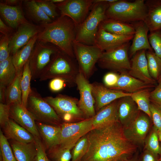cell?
Masks as SVG:
<instances>
[{
    "label": "cell",
    "instance_id": "6da1fadb",
    "mask_svg": "<svg viewBox=\"0 0 161 161\" xmlns=\"http://www.w3.org/2000/svg\"><path fill=\"white\" fill-rule=\"evenodd\" d=\"M87 136L88 147L80 161H126L138 148L126 138L119 121L93 129Z\"/></svg>",
    "mask_w": 161,
    "mask_h": 161
},
{
    "label": "cell",
    "instance_id": "7a4b0ae2",
    "mask_svg": "<svg viewBox=\"0 0 161 161\" xmlns=\"http://www.w3.org/2000/svg\"><path fill=\"white\" fill-rule=\"evenodd\" d=\"M44 29L38 35V42L51 43L71 57L75 58L73 45L77 27L69 17L61 15L51 22L43 24Z\"/></svg>",
    "mask_w": 161,
    "mask_h": 161
},
{
    "label": "cell",
    "instance_id": "3957f363",
    "mask_svg": "<svg viewBox=\"0 0 161 161\" xmlns=\"http://www.w3.org/2000/svg\"><path fill=\"white\" fill-rule=\"evenodd\" d=\"M79 72L75 58L59 50L52 56L51 61L44 70L40 81L59 78L64 79L69 86L76 85V77Z\"/></svg>",
    "mask_w": 161,
    "mask_h": 161
},
{
    "label": "cell",
    "instance_id": "277c9868",
    "mask_svg": "<svg viewBox=\"0 0 161 161\" xmlns=\"http://www.w3.org/2000/svg\"><path fill=\"white\" fill-rule=\"evenodd\" d=\"M116 0H93L89 13L77 28L75 41L88 45H94L99 25L107 18L106 12L109 3Z\"/></svg>",
    "mask_w": 161,
    "mask_h": 161
},
{
    "label": "cell",
    "instance_id": "5b68a950",
    "mask_svg": "<svg viewBox=\"0 0 161 161\" xmlns=\"http://www.w3.org/2000/svg\"><path fill=\"white\" fill-rule=\"evenodd\" d=\"M147 13V7L144 0H136L133 2L117 0L109 3L106 15L108 18L132 23L144 21Z\"/></svg>",
    "mask_w": 161,
    "mask_h": 161
},
{
    "label": "cell",
    "instance_id": "8992f818",
    "mask_svg": "<svg viewBox=\"0 0 161 161\" xmlns=\"http://www.w3.org/2000/svg\"><path fill=\"white\" fill-rule=\"evenodd\" d=\"M73 47L79 71L88 80L94 72L96 64L103 52L95 45L75 41L73 42Z\"/></svg>",
    "mask_w": 161,
    "mask_h": 161
},
{
    "label": "cell",
    "instance_id": "52a82bcc",
    "mask_svg": "<svg viewBox=\"0 0 161 161\" xmlns=\"http://www.w3.org/2000/svg\"><path fill=\"white\" fill-rule=\"evenodd\" d=\"M26 107L36 121L45 123L57 124L61 119L53 108L42 97L35 88H32Z\"/></svg>",
    "mask_w": 161,
    "mask_h": 161
},
{
    "label": "cell",
    "instance_id": "ba28073f",
    "mask_svg": "<svg viewBox=\"0 0 161 161\" xmlns=\"http://www.w3.org/2000/svg\"><path fill=\"white\" fill-rule=\"evenodd\" d=\"M130 44L128 42L103 52L97 63L99 66L114 72L129 71L131 66L128 54Z\"/></svg>",
    "mask_w": 161,
    "mask_h": 161
},
{
    "label": "cell",
    "instance_id": "9c48e42d",
    "mask_svg": "<svg viewBox=\"0 0 161 161\" xmlns=\"http://www.w3.org/2000/svg\"><path fill=\"white\" fill-rule=\"evenodd\" d=\"M44 98L61 120L69 121L81 120L85 117L78 107L79 100L75 97L60 94L54 97L48 96Z\"/></svg>",
    "mask_w": 161,
    "mask_h": 161
},
{
    "label": "cell",
    "instance_id": "30bf717a",
    "mask_svg": "<svg viewBox=\"0 0 161 161\" xmlns=\"http://www.w3.org/2000/svg\"><path fill=\"white\" fill-rule=\"evenodd\" d=\"M93 117L75 123H64L61 125L60 147L71 149L81 137L93 129Z\"/></svg>",
    "mask_w": 161,
    "mask_h": 161
},
{
    "label": "cell",
    "instance_id": "8fae6325",
    "mask_svg": "<svg viewBox=\"0 0 161 161\" xmlns=\"http://www.w3.org/2000/svg\"><path fill=\"white\" fill-rule=\"evenodd\" d=\"M36 43L29 59L32 80H33L39 79L52 56L60 50L55 46L44 45L39 42Z\"/></svg>",
    "mask_w": 161,
    "mask_h": 161
},
{
    "label": "cell",
    "instance_id": "7c38bea8",
    "mask_svg": "<svg viewBox=\"0 0 161 161\" xmlns=\"http://www.w3.org/2000/svg\"><path fill=\"white\" fill-rule=\"evenodd\" d=\"M93 4V0H64L62 2L55 4L61 15L70 18L77 29L88 16Z\"/></svg>",
    "mask_w": 161,
    "mask_h": 161
},
{
    "label": "cell",
    "instance_id": "4fadbf2b",
    "mask_svg": "<svg viewBox=\"0 0 161 161\" xmlns=\"http://www.w3.org/2000/svg\"><path fill=\"white\" fill-rule=\"evenodd\" d=\"M150 117L145 114H140L134 121L128 127L123 129L125 136L138 147L145 145L150 127Z\"/></svg>",
    "mask_w": 161,
    "mask_h": 161
},
{
    "label": "cell",
    "instance_id": "5bb4252c",
    "mask_svg": "<svg viewBox=\"0 0 161 161\" xmlns=\"http://www.w3.org/2000/svg\"><path fill=\"white\" fill-rule=\"evenodd\" d=\"M76 85L80 95L79 107L85 117L89 118L94 117L96 114L94 106L95 102L91 84L80 71L76 78Z\"/></svg>",
    "mask_w": 161,
    "mask_h": 161
},
{
    "label": "cell",
    "instance_id": "9a60e30c",
    "mask_svg": "<svg viewBox=\"0 0 161 161\" xmlns=\"http://www.w3.org/2000/svg\"><path fill=\"white\" fill-rule=\"evenodd\" d=\"M90 84L95 100L96 110L97 112L113 101L125 97L131 96L132 94L109 89L97 82Z\"/></svg>",
    "mask_w": 161,
    "mask_h": 161
},
{
    "label": "cell",
    "instance_id": "2e32d148",
    "mask_svg": "<svg viewBox=\"0 0 161 161\" xmlns=\"http://www.w3.org/2000/svg\"><path fill=\"white\" fill-rule=\"evenodd\" d=\"M10 117L29 131L35 138L41 139L35 120L26 107L22 104L10 106Z\"/></svg>",
    "mask_w": 161,
    "mask_h": 161
},
{
    "label": "cell",
    "instance_id": "e0dca14e",
    "mask_svg": "<svg viewBox=\"0 0 161 161\" xmlns=\"http://www.w3.org/2000/svg\"><path fill=\"white\" fill-rule=\"evenodd\" d=\"M146 50L137 52L131 61V68L128 73L131 76L146 83L155 85L156 81L151 76L148 68Z\"/></svg>",
    "mask_w": 161,
    "mask_h": 161
},
{
    "label": "cell",
    "instance_id": "ac0fdd59",
    "mask_svg": "<svg viewBox=\"0 0 161 161\" xmlns=\"http://www.w3.org/2000/svg\"><path fill=\"white\" fill-rule=\"evenodd\" d=\"M134 35H120L106 31L100 25L94 45L103 52L108 51L130 42Z\"/></svg>",
    "mask_w": 161,
    "mask_h": 161
},
{
    "label": "cell",
    "instance_id": "d6986e66",
    "mask_svg": "<svg viewBox=\"0 0 161 161\" xmlns=\"http://www.w3.org/2000/svg\"><path fill=\"white\" fill-rule=\"evenodd\" d=\"M41 31L39 27L30 23L20 26L17 31L10 39V53L12 55L15 54Z\"/></svg>",
    "mask_w": 161,
    "mask_h": 161
},
{
    "label": "cell",
    "instance_id": "ffe728a7",
    "mask_svg": "<svg viewBox=\"0 0 161 161\" xmlns=\"http://www.w3.org/2000/svg\"><path fill=\"white\" fill-rule=\"evenodd\" d=\"M140 110L131 96L125 97L118 100V121L123 129L129 126L138 117Z\"/></svg>",
    "mask_w": 161,
    "mask_h": 161
},
{
    "label": "cell",
    "instance_id": "44dd1931",
    "mask_svg": "<svg viewBox=\"0 0 161 161\" xmlns=\"http://www.w3.org/2000/svg\"><path fill=\"white\" fill-rule=\"evenodd\" d=\"M132 24L134 28L135 33L129 49L130 57L133 56L137 52L143 49L153 51L148 38L149 29L145 22L142 21Z\"/></svg>",
    "mask_w": 161,
    "mask_h": 161
},
{
    "label": "cell",
    "instance_id": "7402d4cb",
    "mask_svg": "<svg viewBox=\"0 0 161 161\" xmlns=\"http://www.w3.org/2000/svg\"><path fill=\"white\" fill-rule=\"evenodd\" d=\"M37 129L46 150L58 145L60 143L61 128L36 121Z\"/></svg>",
    "mask_w": 161,
    "mask_h": 161
},
{
    "label": "cell",
    "instance_id": "603a6c76",
    "mask_svg": "<svg viewBox=\"0 0 161 161\" xmlns=\"http://www.w3.org/2000/svg\"><path fill=\"white\" fill-rule=\"evenodd\" d=\"M155 85L146 83L130 75L128 72L119 74L117 82L114 87L109 89L133 93L145 89L155 87Z\"/></svg>",
    "mask_w": 161,
    "mask_h": 161
},
{
    "label": "cell",
    "instance_id": "cb8c5ba5",
    "mask_svg": "<svg viewBox=\"0 0 161 161\" xmlns=\"http://www.w3.org/2000/svg\"><path fill=\"white\" fill-rule=\"evenodd\" d=\"M119 99L102 108L92 117L93 129L104 126L118 121Z\"/></svg>",
    "mask_w": 161,
    "mask_h": 161
},
{
    "label": "cell",
    "instance_id": "d4e9b609",
    "mask_svg": "<svg viewBox=\"0 0 161 161\" xmlns=\"http://www.w3.org/2000/svg\"><path fill=\"white\" fill-rule=\"evenodd\" d=\"M0 13L12 28H16L21 25L29 23L24 17L20 5L12 6L0 3Z\"/></svg>",
    "mask_w": 161,
    "mask_h": 161
},
{
    "label": "cell",
    "instance_id": "484cf974",
    "mask_svg": "<svg viewBox=\"0 0 161 161\" xmlns=\"http://www.w3.org/2000/svg\"><path fill=\"white\" fill-rule=\"evenodd\" d=\"M2 128L7 140L26 143L35 141V137L31 133L12 119H10Z\"/></svg>",
    "mask_w": 161,
    "mask_h": 161
},
{
    "label": "cell",
    "instance_id": "4316f807",
    "mask_svg": "<svg viewBox=\"0 0 161 161\" xmlns=\"http://www.w3.org/2000/svg\"><path fill=\"white\" fill-rule=\"evenodd\" d=\"M145 2L147 13L144 21L150 32L161 29V0H148Z\"/></svg>",
    "mask_w": 161,
    "mask_h": 161
},
{
    "label": "cell",
    "instance_id": "83f0119b",
    "mask_svg": "<svg viewBox=\"0 0 161 161\" xmlns=\"http://www.w3.org/2000/svg\"><path fill=\"white\" fill-rule=\"evenodd\" d=\"M10 140V146L17 161H35L37 154L35 141L26 143Z\"/></svg>",
    "mask_w": 161,
    "mask_h": 161
},
{
    "label": "cell",
    "instance_id": "f1b7e54d",
    "mask_svg": "<svg viewBox=\"0 0 161 161\" xmlns=\"http://www.w3.org/2000/svg\"><path fill=\"white\" fill-rule=\"evenodd\" d=\"M100 25L106 32L117 35H134L135 33L134 28L132 23L107 18Z\"/></svg>",
    "mask_w": 161,
    "mask_h": 161
},
{
    "label": "cell",
    "instance_id": "f546056e",
    "mask_svg": "<svg viewBox=\"0 0 161 161\" xmlns=\"http://www.w3.org/2000/svg\"><path fill=\"white\" fill-rule=\"evenodd\" d=\"M38 35L32 38L21 49L12 55L13 63L17 73L23 71L24 66L29 60L37 40Z\"/></svg>",
    "mask_w": 161,
    "mask_h": 161
},
{
    "label": "cell",
    "instance_id": "4dcf8cb0",
    "mask_svg": "<svg viewBox=\"0 0 161 161\" xmlns=\"http://www.w3.org/2000/svg\"><path fill=\"white\" fill-rule=\"evenodd\" d=\"M22 71L17 73L15 78L6 90L5 103L9 105L22 104V92L20 82Z\"/></svg>",
    "mask_w": 161,
    "mask_h": 161
},
{
    "label": "cell",
    "instance_id": "1f68e13d",
    "mask_svg": "<svg viewBox=\"0 0 161 161\" xmlns=\"http://www.w3.org/2000/svg\"><path fill=\"white\" fill-rule=\"evenodd\" d=\"M17 72L12 62V55L0 62V85L6 87L13 80Z\"/></svg>",
    "mask_w": 161,
    "mask_h": 161
},
{
    "label": "cell",
    "instance_id": "d6a6232c",
    "mask_svg": "<svg viewBox=\"0 0 161 161\" xmlns=\"http://www.w3.org/2000/svg\"><path fill=\"white\" fill-rule=\"evenodd\" d=\"M151 92L148 89H145L132 93L131 97L137 105L139 110L151 119L150 110Z\"/></svg>",
    "mask_w": 161,
    "mask_h": 161
},
{
    "label": "cell",
    "instance_id": "836d02e7",
    "mask_svg": "<svg viewBox=\"0 0 161 161\" xmlns=\"http://www.w3.org/2000/svg\"><path fill=\"white\" fill-rule=\"evenodd\" d=\"M32 80L31 72L29 66V60L23 67L20 82L22 92V105L26 107L27 99L31 90L30 81Z\"/></svg>",
    "mask_w": 161,
    "mask_h": 161
},
{
    "label": "cell",
    "instance_id": "e575fe53",
    "mask_svg": "<svg viewBox=\"0 0 161 161\" xmlns=\"http://www.w3.org/2000/svg\"><path fill=\"white\" fill-rule=\"evenodd\" d=\"M145 53L150 74L154 79L157 81L161 75V59L153 51L148 50Z\"/></svg>",
    "mask_w": 161,
    "mask_h": 161
},
{
    "label": "cell",
    "instance_id": "d590c367",
    "mask_svg": "<svg viewBox=\"0 0 161 161\" xmlns=\"http://www.w3.org/2000/svg\"><path fill=\"white\" fill-rule=\"evenodd\" d=\"M70 150L58 145L46 150V154L50 161H70L72 158Z\"/></svg>",
    "mask_w": 161,
    "mask_h": 161
},
{
    "label": "cell",
    "instance_id": "8d00e7d4",
    "mask_svg": "<svg viewBox=\"0 0 161 161\" xmlns=\"http://www.w3.org/2000/svg\"><path fill=\"white\" fill-rule=\"evenodd\" d=\"M26 5L30 14L37 21L42 22L43 24L49 23L53 21L37 4L35 0L27 1Z\"/></svg>",
    "mask_w": 161,
    "mask_h": 161
},
{
    "label": "cell",
    "instance_id": "74e56055",
    "mask_svg": "<svg viewBox=\"0 0 161 161\" xmlns=\"http://www.w3.org/2000/svg\"><path fill=\"white\" fill-rule=\"evenodd\" d=\"M88 145V140L86 134L79 139L73 147L72 154V161H80L87 151Z\"/></svg>",
    "mask_w": 161,
    "mask_h": 161
},
{
    "label": "cell",
    "instance_id": "f35d334b",
    "mask_svg": "<svg viewBox=\"0 0 161 161\" xmlns=\"http://www.w3.org/2000/svg\"><path fill=\"white\" fill-rule=\"evenodd\" d=\"M159 140L158 132L153 127L146 138L145 143V149L156 154H160L161 147Z\"/></svg>",
    "mask_w": 161,
    "mask_h": 161
},
{
    "label": "cell",
    "instance_id": "ab89813d",
    "mask_svg": "<svg viewBox=\"0 0 161 161\" xmlns=\"http://www.w3.org/2000/svg\"><path fill=\"white\" fill-rule=\"evenodd\" d=\"M7 140L0 129V153L3 161H17Z\"/></svg>",
    "mask_w": 161,
    "mask_h": 161
},
{
    "label": "cell",
    "instance_id": "60d3db41",
    "mask_svg": "<svg viewBox=\"0 0 161 161\" xmlns=\"http://www.w3.org/2000/svg\"><path fill=\"white\" fill-rule=\"evenodd\" d=\"M148 38L150 44L155 53L161 59V29L150 32Z\"/></svg>",
    "mask_w": 161,
    "mask_h": 161
},
{
    "label": "cell",
    "instance_id": "b9f144b4",
    "mask_svg": "<svg viewBox=\"0 0 161 161\" xmlns=\"http://www.w3.org/2000/svg\"><path fill=\"white\" fill-rule=\"evenodd\" d=\"M37 4L41 7L45 13L52 19L58 16L56 12L57 6L50 0H35Z\"/></svg>",
    "mask_w": 161,
    "mask_h": 161
},
{
    "label": "cell",
    "instance_id": "7bdbcfd3",
    "mask_svg": "<svg viewBox=\"0 0 161 161\" xmlns=\"http://www.w3.org/2000/svg\"><path fill=\"white\" fill-rule=\"evenodd\" d=\"M150 110L154 127L158 132L161 131V108L151 101Z\"/></svg>",
    "mask_w": 161,
    "mask_h": 161
},
{
    "label": "cell",
    "instance_id": "ee69618b",
    "mask_svg": "<svg viewBox=\"0 0 161 161\" xmlns=\"http://www.w3.org/2000/svg\"><path fill=\"white\" fill-rule=\"evenodd\" d=\"M10 39L8 36H4L0 41V62L2 61L10 56L9 46Z\"/></svg>",
    "mask_w": 161,
    "mask_h": 161
},
{
    "label": "cell",
    "instance_id": "f6af8a7d",
    "mask_svg": "<svg viewBox=\"0 0 161 161\" xmlns=\"http://www.w3.org/2000/svg\"><path fill=\"white\" fill-rule=\"evenodd\" d=\"M35 143L37 152L35 161H50L47 155L46 148L41 139L35 138Z\"/></svg>",
    "mask_w": 161,
    "mask_h": 161
},
{
    "label": "cell",
    "instance_id": "bcb514c9",
    "mask_svg": "<svg viewBox=\"0 0 161 161\" xmlns=\"http://www.w3.org/2000/svg\"><path fill=\"white\" fill-rule=\"evenodd\" d=\"M10 105L0 103V125L2 128L10 119Z\"/></svg>",
    "mask_w": 161,
    "mask_h": 161
},
{
    "label": "cell",
    "instance_id": "7dc6e473",
    "mask_svg": "<svg viewBox=\"0 0 161 161\" xmlns=\"http://www.w3.org/2000/svg\"><path fill=\"white\" fill-rule=\"evenodd\" d=\"M67 85L66 82L63 79L55 78L50 81L49 86L50 89L54 92H57L62 90Z\"/></svg>",
    "mask_w": 161,
    "mask_h": 161
},
{
    "label": "cell",
    "instance_id": "c3c4849f",
    "mask_svg": "<svg viewBox=\"0 0 161 161\" xmlns=\"http://www.w3.org/2000/svg\"><path fill=\"white\" fill-rule=\"evenodd\" d=\"M119 76V74L114 72L107 73L103 77L104 85L109 88L114 86L117 83Z\"/></svg>",
    "mask_w": 161,
    "mask_h": 161
},
{
    "label": "cell",
    "instance_id": "681fc988",
    "mask_svg": "<svg viewBox=\"0 0 161 161\" xmlns=\"http://www.w3.org/2000/svg\"><path fill=\"white\" fill-rule=\"evenodd\" d=\"M150 101L161 108V84H158L151 92Z\"/></svg>",
    "mask_w": 161,
    "mask_h": 161
},
{
    "label": "cell",
    "instance_id": "f907efd6",
    "mask_svg": "<svg viewBox=\"0 0 161 161\" xmlns=\"http://www.w3.org/2000/svg\"><path fill=\"white\" fill-rule=\"evenodd\" d=\"M158 155L145 149L139 161H158Z\"/></svg>",
    "mask_w": 161,
    "mask_h": 161
},
{
    "label": "cell",
    "instance_id": "816d5d0a",
    "mask_svg": "<svg viewBox=\"0 0 161 161\" xmlns=\"http://www.w3.org/2000/svg\"><path fill=\"white\" fill-rule=\"evenodd\" d=\"M0 32L4 36H8L11 32V29L6 25L0 18Z\"/></svg>",
    "mask_w": 161,
    "mask_h": 161
},
{
    "label": "cell",
    "instance_id": "f5cc1de1",
    "mask_svg": "<svg viewBox=\"0 0 161 161\" xmlns=\"http://www.w3.org/2000/svg\"><path fill=\"white\" fill-rule=\"evenodd\" d=\"M6 87L0 85V102L5 103L6 90Z\"/></svg>",
    "mask_w": 161,
    "mask_h": 161
},
{
    "label": "cell",
    "instance_id": "db71d44e",
    "mask_svg": "<svg viewBox=\"0 0 161 161\" xmlns=\"http://www.w3.org/2000/svg\"><path fill=\"white\" fill-rule=\"evenodd\" d=\"M6 4L10 5H16L20 1L18 0H6L5 1Z\"/></svg>",
    "mask_w": 161,
    "mask_h": 161
},
{
    "label": "cell",
    "instance_id": "11a10c76",
    "mask_svg": "<svg viewBox=\"0 0 161 161\" xmlns=\"http://www.w3.org/2000/svg\"><path fill=\"white\" fill-rule=\"evenodd\" d=\"M126 161H139V158L136 154L131 158Z\"/></svg>",
    "mask_w": 161,
    "mask_h": 161
},
{
    "label": "cell",
    "instance_id": "9f6ffc18",
    "mask_svg": "<svg viewBox=\"0 0 161 161\" xmlns=\"http://www.w3.org/2000/svg\"><path fill=\"white\" fill-rule=\"evenodd\" d=\"M64 0H51V1L53 3L56 4L63 2Z\"/></svg>",
    "mask_w": 161,
    "mask_h": 161
},
{
    "label": "cell",
    "instance_id": "6f0895ef",
    "mask_svg": "<svg viewBox=\"0 0 161 161\" xmlns=\"http://www.w3.org/2000/svg\"><path fill=\"white\" fill-rule=\"evenodd\" d=\"M159 140L161 142V131L158 132Z\"/></svg>",
    "mask_w": 161,
    "mask_h": 161
},
{
    "label": "cell",
    "instance_id": "680465c9",
    "mask_svg": "<svg viewBox=\"0 0 161 161\" xmlns=\"http://www.w3.org/2000/svg\"><path fill=\"white\" fill-rule=\"evenodd\" d=\"M158 84H161V75L159 78L158 80L157 81Z\"/></svg>",
    "mask_w": 161,
    "mask_h": 161
},
{
    "label": "cell",
    "instance_id": "91938a15",
    "mask_svg": "<svg viewBox=\"0 0 161 161\" xmlns=\"http://www.w3.org/2000/svg\"><path fill=\"white\" fill-rule=\"evenodd\" d=\"M160 147H161V150H160V159L161 160V146H160Z\"/></svg>",
    "mask_w": 161,
    "mask_h": 161
},
{
    "label": "cell",
    "instance_id": "94428289",
    "mask_svg": "<svg viewBox=\"0 0 161 161\" xmlns=\"http://www.w3.org/2000/svg\"><path fill=\"white\" fill-rule=\"evenodd\" d=\"M158 161H161V160L160 159H159Z\"/></svg>",
    "mask_w": 161,
    "mask_h": 161
}]
</instances>
